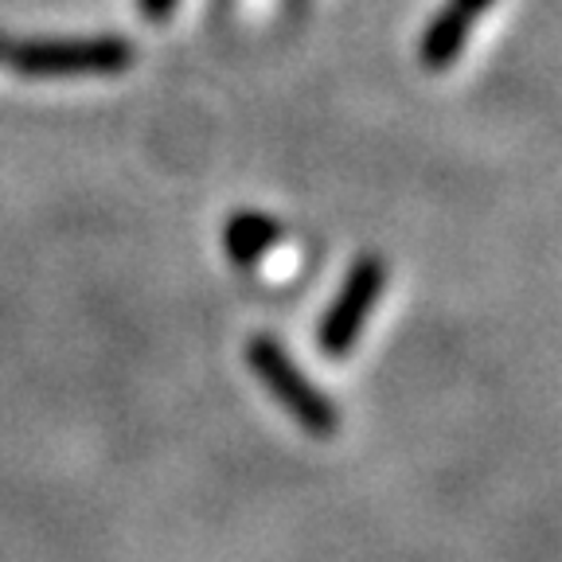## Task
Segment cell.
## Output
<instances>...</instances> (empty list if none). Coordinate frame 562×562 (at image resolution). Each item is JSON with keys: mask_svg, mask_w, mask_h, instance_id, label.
I'll return each instance as SVG.
<instances>
[{"mask_svg": "<svg viewBox=\"0 0 562 562\" xmlns=\"http://www.w3.org/2000/svg\"><path fill=\"white\" fill-rule=\"evenodd\" d=\"M246 363L258 375V383L273 395V403L297 422L313 438H333L340 430V411L333 398L293 363V356L273 340L270 333H258L246 340Z\"/></svg>", "mask_w": 562, "mask_h": 562, "instance_id": "obj_1", "label": "cell"}, {"mask_svg": "<svg viewBox=\"0 0 562 562\" xmlns=\"http://www.w3.org/2000/svg\"><path fill=\"white\" fill-rule=\"evenodd\" d=\"M4 63L24 79H87L122 75L133 63V47L117 35L94 40H24L4 47Z\"/></svg>", "mask_w": 562, "mask_h": 562, "instance_id": "obj_2", "label": "cell"}, {"mask_svg": "<svg viewBox=\"0 0 562 562\" xmlns=\"http://www.w3.org/2000/svg\"><path fill=\"white\" fill-rule=\"evenodd\" d=\"M281 238H285V227L273 215H266V211L250 207L235 211L227 227H223V246H227V258L235 266H258Z\"/></svg>", "mask_w": 562, "mask_h": 562, "instance_id": "obj_4", "label": "cell"}, {"mask_svg": "<svg viewBox=\"0 0 562 562\" xmlns=\"http://www.w3.org/2000/svg\"><path fill=\"white\" fill-rule=\"evenodd\" d=\"M4 47H9V44H4V35H0V59H4Z\"/></svg>", "mask_w": 562, "mask_h": 562, "instance_id": "obj_7", "label": "cell"}, {"mask_svg": "<svg viewBox=\"0 0 562 562\" xmlns=\"http://www.w3.org/2000/svg\"><path fill=\"white\" fill-rule=\"evenodd\" d=\"M176 9V0H140V12H145V20H168Z\"/></svg>", "mask_w": 562, "mask_h": 562, "instance_id": "obj_6", "label": "cell"}, {"mask_svg": "<svg viewBox=\"0 0 562 562\" xmlns=\"http://www.w3.org/2000/svg\"><path fill=\"white\" fill-rule=\"evenodd\" d=\"M386 290V262L379 255H360L344 273L340 290H336L333 305L321 316L316 328V344L328 360H344L351 356V348L360 344V333L368 325L371 308L383 301Z\"/></svg>", "mask_w": 562, "mask_h": 562, "instance_id": "obj_3", "label": "cell"}, {"mask_svg": "<svg viewBox=\"0 0 562 562\" xmlns=\"http://www.w3.org/2000/svg\"><path fill=\"white\" fill-rule=\"evenodd\" d=\"M492 4H496V0H449L446 9H449V12H453V16H457V20H465V24H469V27H473V24H476V20H481V16H484V12H488V9H492Z\"/></svg>", "mask_w": 562, "mask_h": 562, "instance_id": "obj_5", "label": "cell"}]
</instances>
